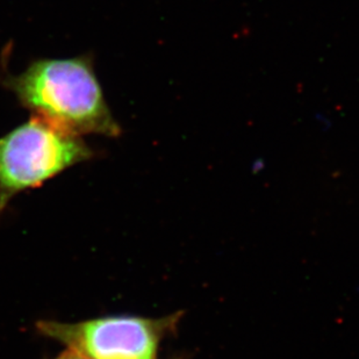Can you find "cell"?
Listing matches in <instances>:
<instances>
[{
    "mask_svg": "<svg viewBox=\"0 0 359 359\" xmlns=\"http://www.w3.org/2000/svg\"><path fill=\"white\" fill-rule=\"evenodd\" d=\"M6 85L21 105L62 130L111 137L121 133L86 56L40 60Z\"/></svg>",
    "mask_w": 359,
    "mask_h": 359,
    "instance_id": "cell-1",
    "label": "cell"
},
{
    "mask_svg": "<svg viewBox=\"0 0 359 359\" xmlns=\"http://www.w3.org/2000/svg\"><path fill=\"white\" fill-rule=\"evenodd\" d=\"M81 136L34 116L0 139V210L22 191L91 158Z\"/></svg>",
    "mask_w": 359,
    "mask_h": 359,
    "instance_id": "cell-2",
    "label": "cell"
},
{
    "mask_svg": "<svg viewBox=\"0 0 359 359\" xmlns=\"http://www.w3.org/2000/svg\"><path fill=\"white\" fill-rule=\"evenodd\" d=\"M56 359H86L84 357H81L79 353H74V351H70L69 350L68 353H63L61 356L58 357Z\"/></svg>",
    "mask_w": 359,
    "mask_h": 359,
    "instance_id": "cell-4",
    "label": "cell"
},
{
    "mask_svg": "<svg viewBox=\"0 0 359 359\" xmlns=\"http://www.w3.org/2000/svg\"><path fill=\"white\" fill-rule=\"evenodd\" d=\"M165 320L111 316L77 323L38 322L42 335L86 359H154Z\"/></svg>",
    "mask_w": 359,
    "mask_h": 359,
    "instance_id": "cell-3",
    "label": "cell"
}]
</instances>
